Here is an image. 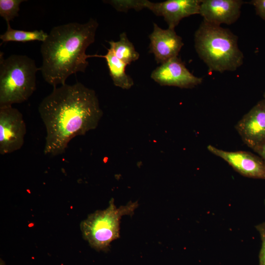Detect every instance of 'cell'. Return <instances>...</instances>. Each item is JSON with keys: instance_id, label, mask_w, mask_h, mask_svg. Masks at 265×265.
<instances>
[{"instance_id": "cell-17", "label": "cell", "mask_w": 265, "mask_h": 265, "mask_svg": "<svg viewBox=\"0 0 265 265\" xmlns=\"http://www.w3.org/2000/svg\"><path fill=\"white\" fill-rule=\"evenodd\" d=\"M255 228L260 234L262 241L259 265H265V222L257 225Z\"/></svg>"}, {"instance_id": "cell-1", "label": "cell", "mask_w": 265, "mask_h": 265, "mask_svg": "<svg viewBox=\"0 0 265 265\" xmlns=\"http://www.w3.org/2000/svg\"><path fill=\"white\" fill-rule=\"evenodd\" d=\"M38 111L46 131L44 152L53 157L64 153L76 136L95 129L103 115L95 91L79 82L53 88Z\"/></svg>"}, {"instance_id": "cell-16", "label": "cell", "mask_w": 265, "mask_h": 265, "mask_svg": "<svg viewBox=\"0 0 265 265\" xmlns=\"http://www.w3.org/2000/svg\"><path fill=\"white\" fill-rule=\"evenodd\" d=\"M23 0H0V16L7 23H10L15 17L19 16L20 4Z\"/></svg>"}, {"instance_id": "cell-18", "label": "cell", "mask_w": 265, "mask_h": 265, "mask_svg": "<svg viewBox=\"0 0 265 265\" xmlns=\"http://www.w3.org/2000/svg\"><path fill=\"white\" fill-rule=\"evenodd\" d=\"M250 3L254 7L257 15L265 21V0H253Z\"/></svg>"}, {"instance_id": "cell-20", "label": "cell", "mask_w": 265, "mask_h": 265, "mask_svg": "<svg viewBox=\"0 0 265 265\" xmlns=\"http://www.w3.org/2000/svg\"><path fill=\"white\" fill-rule=\"evenodd\" d=\"M264 100L265 102V91L264 94Z\"/></svg>"}, {"instance_id": "cell-19", "label": "cell", "mask_w": 265, "mask_h": 265, "mask_svg": "<svg viewBox=\"0 0 265 265\" xmlns=\"http://www.w3.org/2000/svg\"><path fill=\"white\" fill-rule=\"evenodd\" d=\"M254 151L260 156L265 164V142L255 148Z\"/></svg>"}, {"instance_id": "cell-21", "label": "cell", "mask_w": 265, "mask_h": 265, "mask_svg": "<svg viewBox=\"0 0 265 265\" xmlns=\"http://www.w3.org/2000/svg\"></svg>"}, {"instance_id": "cell-10", "label": "cell", "mask_w": 265, "mask_h": 265, "mask_svg": "<svg viewBox=\"0 0 265 265\" xmlns=\"http://www.w3.org/2000/svg\"><path fill=\"white\" fill-rule=\"evenodd\" d=\"M208 150L226 161L241 175L252 178L265 179V164L254 154L242 151H227L209 145Z\"/></svg>"}, {"instance_id": "cell-14", "label": "cell", "mask_w": 265, "mask_h": 265, "mask_svg": "<svg viewBox=\"0 0 265 265\" xmlns=\"http://www.w3.org/2000/svg\"><path fill=\"white\" fill-rule=\"evenodd\" d=\"M108 43L114 55L127 65L139 57V53L135 50L125 32L120 35V39L118 41H110Z\"/></svg>"}, {"instance_id": "cell-11", "label": "cell", "mask_w": 265, "mask_h": 265, "mask_svg": "<svg viewBox=\"0 0 265 265\" xmlns=\"http://www.w3.org/2000/svg\"><path fill=\"white\" fill-rule=\"evenodd\" d=\"M150 52L153 53L157 63L162 64L178 57L184 43L175 29H164L154 23V29L149 36Z\"/></svg>"}, {"instance_id": "cell-8", "label": "cell", "mask_w": 265, "mask_h": 265, "mask_svg": "<svg viewBox=\"0 0 265 265\" xmlns=\"http://www.w3.org/2000/svg\"><path fill=\"white\" fill-rule=\"evenodd\" d=\"M151 78L160 85L181 88H192L200 84L203 80L193 75L178 57L169 59L157 67Z\"/></svg>"}, {"instance_id": "cell-9", "label": "cell", "mask_w": 265, "mask_h": 265, "mask_svg": "<svg viewBox=\"0 0 265 265\" xmlns=\"http://www.w3.org/2000/svg\"><path fill=\"white\" fill-rule=\"evenodd\" d=\"M235 128L242 141L253 150L265 142V102H258L237 123Z\"/></svg>"}, {"instance_id": "cell-13", "label": "cell", "mask_w": 265, "mask_h": 265, "mask_svg": "<svg viewBox=\"0 0 265 265\" xmlns=\"http://www.w3.org/2000/svg\"><path fill=\"white\" fill-rule=\"evenodd\" d=\"M95 57L106 59L109 75L115 86L124 89H129L133 86L132 79L125 71L127 65L114 55L111 49H107L106 54H95Z\"/></svg>"}, {"instance_id": "cell-3", "label": "cell", "mask_w": 265, "mask_h": 265, "mask_svg": "<svg viewBox=\"0 0 265 265\" xmlns=\"http://www.w3.org/2000/svg\"><path fill=\"white\" fill-rule=\"evenodd\" d=\"M194 47L211 71H235L243 63L238 36L228 28L204 20L194 34Z\"/></svg>"}, {"instance_id": "cell-2", "label": "cell", "mask_w": 265, "mask_h": 265, "mask_svg": "<svg viewBox=\"0 0 265 265\" xmlns=\"http://www.w3.org/2000/svg\"><path fill=\"white\" fill-rule=\"evenodd\" d=\"M98 23L90 18L84 24L72 22L53 27L42 42V63L40 67L45 81L53 88L66 84L67 79L79 72L84 73L87 48L95 41Z\"/></svg>"}, {"instance_id": "cell-5", "label": "cell", "mask_w": 265, "mask_h": 265, "mask_svg": "<svg viewBox=\"0 0 265 265\" xmlns=\"http://www.w3.org/2000/svg\"><path fill=\"white\" fill-rule=\"evenodd\" d=\"M137 206V202L131 201L117 208L111 199L106 209L94 212L81 222L80 229L83 238L95 250H107L110 243L120 236L121 217L132 215Z\"/></svg>"}, {"instance_id": "cell-4", "label": "cell", "mask_w": 265, "mask_h": 265, "mask_svg": "<svg viewBox=\"0 0 265 265\" xmlns=\"http://www.w3.org/2000/svg\"><path fill=\"white\" fill-rule=\"evenodd\" d=\"M0 53V107L27 101L36 90L35 61L25 55L12 54L5 59Z\"/></svg>"}, {"instance_id": "cell-15", "label": "cell", "mask_w": 265, "mask_h": 265, "mask_svg": "<svg viewBox=\"0 0 265 265\" xmlns=\"http://www.w3.org/2000/svg\"><path fill=\"white\" fill-rule=\"evenodd\" d=\"M6 31L0 35L2 43L8 42H27L33 41L44 42L48 34L43 30L26 31L12 28L10 23H7Z\"/></svg>"}, {"instance_id": "cell-7", "label": "cell", "mask_w": 265, "mask_h": 265, "mask_svg": "<svg viewBox=\"0 0 265 265\" xmlns=\"http://www.w3.org/2000/svg\"><path fill=\"white\" fill-rule=\"evenodd\" d=\"M26 132L22 113L12 106L0 107V154L7 155L20 150Z\"/></svg>"}, {"instance_id": "cell-6", "label": "cell", "mask_w": 265, "mask_h": 265, "mask_svg": "<svg viewBox=\"0 0 265 265\" xmlns=\"http://www.w3.org/2000/svg\"><path fill=\"white\" fill-rule=\"evenodd\" d=\"M201 0H167L159 2L148 0H129V9L140 10L144 8L150 10L157 16H162L168 28L175 29L184 18L199 14Z\"/></svg>"}, {"instance_id": "cell-12", "label": "cell", "mask_w": 265, "mask_h": 265, "mask_svg": "<svg viewBox=\"0 0 265 265\" xmlns=\"http://www.w3.org/2000/svg\"><path fill=\"white\" fill-rule=\"evenodd\" d=\"M243 3L241 0H201L199 14L210 24L230 25L239 18Z\"/></svg>"}]
</instances>
